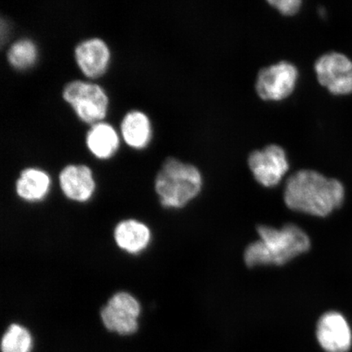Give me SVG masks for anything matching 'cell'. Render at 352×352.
<instances>
[{"mask_svg":"<svg viewBox=\"0 0 352 352\" xmlns=\"http://www.w3.org/2000/svg\"><path fill=\"white\" fill-rule=\"evenodd\" d=\"M121 131L123 139L129 146L143 148L151 142V122L144 113L132 110L123 118Z\"/></svg>","mask_w":352,"mask_h":352,"instance_id":"cell-14","label":"cell"},{"mask_svg":"<svg viewBox=\"0 0 352 352\" xmlns=\"http://www.w3.org/2000/svg\"><path fill=\"white\" fill-rule=\"evenodd\" d=\"M316 338L327 352H349L352 345L350 325L340 312L328 311L316 324Z\"/></svg>","mask_w":352,"mask_h":352,"instance_id":"cell-9","label":"cell"},{"mask_svg":"<svg viewBox=\"0 0 352 352\" xmlns=\"http://www.w3.org/2000/svg\"><path fill=\"white\" fill-rule=\"evenodd\" d=\"M140 312L142 307L138 299L122 292L109 299L100 311V318L109 331L127 336L138 331Z\"/></svg>","mask_w":352,"mask_h":352,"instance_id":"cell-6","label":"cell"},{"mask_svg":"<svg viewBox=\"0 0 352 352\" xmlns=\"http://www.w3.org/2000/svg\"><path fill=\"white\" fill-rule=\"evenodd\" d=\"M314 69L321 86L333 95L352 94V60L340 52H331L316 60Z\"/></svg>","mask_w":352,"mask_h":352,"instance_id":"cell-8","label":"cell"},{"mask_svg":"<svg viewBox=\"0 0 352 352\" xmlns=\"http://www.w3.org/2000/svg\"><path fill=\"white\" fill-rule=\"evenodd\" d=\"M256 230L259 240L250 244L244 252L248 267L283 266L311 249L309 236L296 224H285L280 230L258 226Z\"/></svg>","mask_w":352,"mask_h":352,"instance_id":"cell-2","label":"cell"},{"mask_svg":"<svg viewBox=\"0 0 352 352\" xmlns=\"http://www.w3.org/2000/svg\"><path fill=\"white\" fill-rule=\"evenodd\" d=\"M60 186L65 196L77 202L91 199L96 190L92 171L86 165H68L59 175Z\"/></svg>","mask_w":352,"mask_h":352,"instance_id":"cell-10","label":"cell"},{"mask_svg":"<svg viewBox=\"0 0 352 352\" xmlns=\"http://www.w3.org/2000/svg\"><path fill=\"white\" fill-rule=\"evenodd\" d=\"M299 76L296 65L288 60L267 66L259 70L255 81V91L265 101H280L292 95Z\"/></svg>","mask_w":352,"mask_h":352,"instance_id":"cell-5","label":"cell"},{"mask_svg":"<svg viewBox=\"0 0 352 352\" xmlns=\"http://www.w3.org/2000/svg\"><path fill=\"white\" fill-rule=\"evenodd\" d=\"M86 143L96 157L107 160L117 151L120 138L112 125L100 122L95 123L87 132Z\"/></svg>","mask_w":352,"mask_h":352,"instance_id":"cell-15","label":"cell"},{"mask_svg":"<svg viewBox=\"0 0 352 352\" xmlns=\"http://www.w3.org/2000/svg\"><path fill=\"white\" fill-rule=\"evenodd\" d=\"M63 98L83 122L96 123L107 116L108 96L103 88L96 83L81 80L69 82L64 87Z\"/></svg>","mask_w":352,"mask_h":352,"instance_id":"cell-4","label":"cell"},{"mask_svg":"<svg viewBox=\"0 0 352 352\" xmlns=\"http://www.w3.org/2000/svg\"><path fill=\"white\" fill-rule=\"evenodd\" d=\"M33 347L32 333L20 324L10 325L2 338V352H32Z\"/></svg>","mask_w":352,"mask_h":352,"instance_id":"cell-16","label":"cell"},{"mask_svg":"<svg viewBox=\"0 0 352 352\" xmlns=\"http://www.w3.org/2000/svg\"><path fill=\"white\" fill-rule=\"evenodd\" d=\"M267 3L285 16L296 14L302 6L301 0H268Z\"/></svg>","mask_w":352,"mask_h":352,"instance_id":"cell-18","label":"cell"},{"mask_svg":"<svg viewBox=\"0 0 352 352\" xmlns=\"http://www.w3.org/2000/svg\"><path fill=\"white\" fill-rule=\"evenodd\" d=\"M50 186L51 179L46 171L30 167L21 171L16 180V191L22 200L36 202L46 197Z\"/></svg>","mask_w":352,"mask_h":352,"instance_id":"cell-13","label":"cell"},{"mask_svg":"<svg viewBox=\"0 0 352 352\" xmlns=\"http://www.w3.org/2000/svg\"><path fill=\"white\" fill-rule=\"evenodd\" d=\"M248 166L255 180L266 188L279 184L289 168L285 149L275 144L250 153Z\"/></svg>","mask_w":352,"mask_h":352,"instance_id":"cell-7","label":"cell"},{"mask_svg":"<svg viewBox=\"0 0 352 352\" xmlns=\"http://www.w3.org/2000/svg\"><path fill=\"white\" fill-rule=\"evenodd\" d=\"M36 45L29 38H21L12 44L8 51V59L16 69H24L32 66L37 59Z\"/></svg>","mask_w":352,"mask_h":352,"instance_id":"cell-17","label":"cell"},{"mask_svg":"<svg viewBox=\"0 0 352 352\" xmlns=\"http://www.w3.org/2000/svg\"><path fill=\"white\" fill-rule=\"evenodd\" d=\"M204 179L199 169L177 158L167 157L158 171L155 190L162 206L182 209L199 195Z\"/></svg>","mask_w":352,"mask_h":352,"instance_id":"cell-3","label":"cell"},{"mask_svg":"<svg viewBox=\"0 0 352 352\" xmlns=\"http://www.w3.org/2000/svg\"><path fill=\"white\" fill-rule=\"evenodd\" d=\"M283 197L286 206L296 212L327 217L342 205L345 188L340 180L303 169L289 176Z\"/></svg>","mask_w":352,"mask_h":352,"instance_id":"cell-1","label":"cell"},{"mask_svg":"<svg viewBox=\"0 0 352 352\" xmlns=\"http://www.w3.org/2000/svg\"><path fill=\"white\" fill-rule=\"evenodd\" d=\"M74 56L82 72L87 77L96 78L107 70L110 52L102 39L91 38L78 44Z\"/></svg>","mask_w":352,"mask_h":352,"instance_id":"cell-11","label":"cell"},{"mask_svg":"<svg viewBox=\"0 0 352 352\" xmlns=\"http://www.w3.org/2000/svg\"><path fill=\"white\" fill-rule=\"evenodd\" d=\"M113 236L121 250L129 254H138L148 248L152 234L144 223L135 219H126L118 223Z\"/></svg>","mask_w":352,"mask_h":352,"instance_id":"cell-12","label":"cell"}]
</instances>
